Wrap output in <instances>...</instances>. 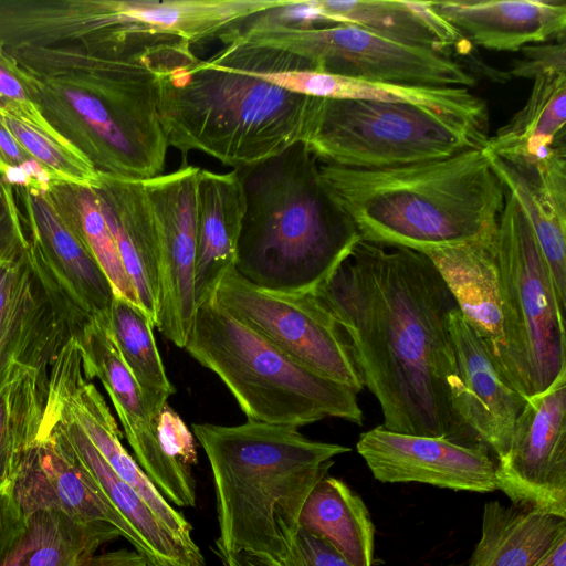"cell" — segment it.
<instances>
[{"label": "cell", "instance_id": "6da1fadb", "mask_svg": "<svg viewBox=\"0 0 566 566\" xmlns=\"http://www.w3.org/2000/svg\"><path fill=\"white\" fill-rule=\"evenodd\" d=\"M313 293L343 329L381 426L450 438V317L459 307L431 260L360 240Z\"/></svg>", "mask_w": 566, "mask_h": 566}, {"label": "cell", "instance_id": "484cf974", "mask_svg": "<svg viewBox=\"0 0 566 566\" xmlns=\"http://www.w3.org/2000/svg\"><path fill=\"white\" fill-rule=\"evenodd\" d=\"M495 232L476 241L437 248L423 254L442 276L461 315L501 364L504 336Z\"/></svg>", "mask_w": 566, "mask_h": 566}, {"label": "cell", "instance_id": "ba28073f", "mask_svg": "<svg viewBox=\"0 0 566 566\" xmlns=\"http://www.w3.org/2000/svg\"><path fill=\"white\" fill-rule=\"evenodd\" d=\"M494 249L504 336L500 365L528 398L566 371L565 312L532 226L506 189Z\"/></svg>", "mask_w": 566, "mask_h": 566}, {"label": "cell", "instance_id": "4316f807", "mask_svg": "<svg viewBox=\"0 0 566 566\" xmlns=\"http://www.w3.org/2000/svg\"><path fill=\"white\" fill-rule=\"evenodd\" d=\"M326 24H352L389 40L448 53L464 38L431 8V1L313 0Z\"/></svg>", "mask_w": 566, "mask_h": 566}, {"label": "cell", "instance_id": "d4e9b609", "mask_svg": "<svg viewBox=\"0 0 566 566\" xmlns=\"http://www.w3.org/2000/svg\"><path fill=\"white\" fill-rule=\"evenodd\" d=\"M244 211V190L237 169L219 174L200 168L195 265L197 307L213 297L220 281L235 264Z\"/></svg>", "mask_w": 566, "mask_h": 566}, {"label": "cell", "instance_id": "7dc6e473", "mask_svg": "<svg viewBox=\"0 0 566 566\" xmlns=\"http://www.w3.org/2000/svg\"><path fill=\"white\" fill-rule=\"evenodd\" d=\"M15 48H17V46H15ZM11 49H12V48H10V50L8 49V51H9V53H10V54H11V52H10V51H11ZM151 50H156V51L158 52V55H159V62H158V66H159V63H160V59H161V54H163V48H160V46H157V48H155V49H151ZM151 50H149V51H151ZM147 52H148V51H147ZM137 56H138V55H137ZM123 57H124V56H123ZM14 60H15V59H14Z\"/></svg>", "mask_w": 566, "mask_h": 566}, {"label": "cell", "instance_id": "8992f818", "mask_svg": "<svg viewBox=\"0 0 566 566\" xmlns=\"http://www.w3.org/2000/svg\"><path fill=\"white\" fill-rule=\"evenodd\" d=\"M159 120L182 164L191 150L241 169L307 139L318 98L289 92L186 44L158 66Z\"/></svg>", "mask_w": 566, "mask_h": 566}, {"label": "cell", "instance_id": "c3c4849f", "mask_svg": "<svg viewBox=\"0 0 566 566\" xmlns=\"http://www.w3.org/2000/svg\"><path fill=\"white\" fill-rule=\"evenodd\" d=\"M149 566V565H148Z\"/></svg>", "mask_w": 566, "mask_h": 566}, {"label": "cell", "instance_id": "9a60e30c", "mask_svg": "<svg viewBox=\"0 0 566 566\" xmlns=\"http://www.w3.org/2000/svg\"><path fill=\"white\" fill-rule=\"evenodd\" d=\"M24 515L53 509L102 536L106 542L136 538L86 470L60 423L46 412L36 442L25 454L13 480Z\"/></svg>", "mask_w": 566, "mask_h": 566}, {"label": "cell", "instance_id": "7a4b0ae2", "mask_svg": "<svg viewBox=\"0 0 566 566\" xmlns=\"http://www.w3.org/2000/svg\"><path fill=\"white\" fill-rule=\"evenodd\" d=\"M43 117L97 172L163 175L168 144L159 120L158 57L93 55L74 46H20Z\"/></svg>", "mask_w": 566, "mask_h": 566}, {"label": "cell", "instance_id": "ab89813d", "mask_svg": "<svg viewBox=\"0 0 566 566\" xmlns=\"http://www.w3.org/2000/svg\"><path fill=\"white\" fill-rule=\"evenodd\" d=\"M28 248V232L15 188L0 177V262L21 260Z\"/></svg>", "mask_w": 566, "mask_h": 566}, {"label": "cell", "instance_id": "83f0119b", "mask_svg": "<svg viewBox=\"0 0 566 566\" xmlns=\"http://www.w3.org/2000/svg\"><path fill=\"white\" fill-rule=\"evenodd\" d=\"M566 73L533 80L525 105L488 137L483 150L511 164H532L565 146Z\"/></svg>", "mask_w": 566, "mask_h": 566}, {"label": "cell", "instance_id": "d6986e66", "mask_svg": "<svg viewBox=\"0 0 566 566\" xmlns=\"http://www.w3.org/2000/svg\"><path fill=\"white\" fill-rule=\"evenodd\" d=\"M356 449L380 482H418L479 493L496 490V460L482 444L378 426L360 434Z\"/></svg>", "mask_w": 566, "mask_h": 566}, {"label": "cell", "instance_id": "f6af8a7d", "mask_svg": "<svg viewBox=\"0 0 566 566\" xmlns=\"http://www.w3.org/2000/svg\"><path fill=\"white\" fill-rule=\"evenodd\" d=\"M533 566H566V530L562 531Z\"/></svg>", "mask_w": 566, "mask_h": 566}, {"label": "cell", "instance_id": "e575fe53", "mask_svg": "<svg viewBox=\"0 0 566 566\" xmlns=\"http://www.w3.org/2000/svg\"><path fill=\"white\" fill-rule=\"evenodd\" d=\"M56 316L27 261L0 262V342ZM57 317V316H56Z\"/></svg>", "mask_w": 566, "mask_h": 566}, {"label": "cell", "instance_id": "2e32d148", "mask_svg": "<svg viewBox=\"0 0 566 566\" xmlns=\"http://www.w3.org/2000/svg\"><path fill=\"white\" fill-rule=\"evenodd\" d=\"M70 336L78 343L85 376L91 380L97 378L106 390L142 470L169 503L181 507L196 506L192 470L170 459L161 448L155 421L123 360L109 318L93 317Z\"/></svg>", "mask_w": 566, "mask_h": 566}, {"label": "cell", "instance_id": "d590c367", "mask_svg": "<svg viewBox=\"0 0 566 566\" xmlns=\"http://www.w3.org/2000/svg\"><path fill=\"white\" fill-rule=\"evenodd\" d=\"M4 122L33 161L52 181L95 187L98 172L75 147L43 134L29 124L3 114Z\"/></svg>", "mask_w": 566, "mask_h": 566}, {"label": "cell", "instance_id": "44dd1931", "mask_svg": "<svg viewBox=\"0 0 566 566\" xmlns=\"http://www.w3.org/2000/svg\"><path fill=\"white\" fill-rule=\"evenodd\" d=\"M485 155L530 221L549 269L559 306L565 312L566 148L532 164H511Z\"/></svg>", "mask_w": 566, "mask_h": 566}, {"label": "cell", "instance_id": "8fae6325", "mask_svg": "<svg viewBox=\"0 0 566 566\" xmlns=\"http://www.w3.org/2000/svg\"><path fill=\"white\" fill-rule=\"evenodd\" d=\"M213 297L308 369L356 394L364 388L343 329L314 293L265 291L248 282L233 266L220 281Z\"/></svg>", "mask_w": 566, "mask_h": 566}, {"label": "cell", "instance_id": "e0dca14e", "mask_svg": "<svg viewBox=\"0 0 566 566\" xmlns=\"http://www.w3.org/2000/svg\"><path fill=\"white\" fill-rule=\"evenodd\" d=\"M454 373L450 382V439L486 447L495 460L509 448L526 398L461 315L450 317Z\"/></svg>", "mask_w": 566, "mask_h": 566}, {"label": "cell", "instance_id": "ee69618b", "mask_svg": "<svg viewBox=\"0 0 566 566\" xmlns=\"http://www.w3.org/2000/svg\"><path fill=\"white\" fill-rule=\"evenodd\" d=\"M28 518L13 490V481L0 486V564L23 537Z\"/></svg>", "mask_w": 566, "mask_h": 566}, {"label": "cell", "instance_id": "4dcf8cb0", "mask_svg": "<svg viewBox=\"0 0 566 566\" xmlns=\"http://www.w3.org/2000/svg\"><path fill=\"white\" fill-rule=\"evenodd\" d=\"M50 363L20 365L0 389V486L14 480L39 438L46 408Z\"/></svg>", "mask_w": 566, "mask_h": 566}, {"label": "cell", "instance_id": "d6a6232c", "mask_svg": "<svg viewBox=\"0 0 566 566\" xmlns=\"http://www.w3.org/2000/svg\"><path fill=\"white\" fill-rule=\"evenodd\" d=\"M109 327L145 406L156 422L168 398L175 394V388L158 352L154 321L142 307L115 295L109 313Z\"/></svg>", "mask_w": 566, "mask_h": 566}, {"label": "cell", "instance_id": "ffe728a7", "mask_svg": "<svg viewBox=\"0 0 566 566\" xmlns=\"http://www.w3.org/2000/svg\"><path fill=\"white\" fill-rule=\"evenodd\" d=\"M243 72L289 92L311 97L364 99L419 106L488 137L486 104L467 87L379 83L307 69L269 67Z\"/></svg>", "mask_w": 566, "mask_h": 566}, {"label": "cell", "instance_id": "7bdbcfd3", "mask_svg": "<svg viewBox=\"0 0 566 566\" xmlns=\"http://www.w3.org/2000/svg\"><path fill=\"white\" fill-rule=\"evenodd\" d=\"M522 57L512 63L513 77L535 80L552 73H566L565 41L536 43L522 48Z\"/></svg>", "mask_w": 566, "mask_h": 566}, {"label": "cell", "instance_id": "f546056e", "mask_svg": "<svg viewBox=\"0 0 566 566\" xmlns=\"http://www.w3.org/2000/svg\"><path fill=\"white\" fill-rule=\"evenodd\" d=\"M298 527L325 539L352 566L374 565L370 514L342 480L326 475L316 483L303 504Z\"/></svg>", "mask_w": 566, "mask_h": 566}, {"label": "cell", "instance_id": "603a6c76", "mask_svg": "<svg viewBox=\"0 0 566 566\" xmlns=\"http://www.w3.org/2000/svg\"><path fill=\"white\" fill-rule=\"evenodd\" d=\"M45 412L60 423L104 496L133 532L137 553L149 566H206L199 546L195 542L182 539L168 528L142 495L113 471L72 419L48 402Z\"/></svg>", "mask_w": 566, "mask_h": 566}, {"label": "cell", "instance_id": "1f68e13d", "mask_svg": "<svg viewBox=\"0 0 566 566\" xmlns=\"http://www.w3.org/2000/svg\"><path fill=\"white\" fill-rule=\"evenodd\" d=\"M57 216L98 263L115 295L140 307L93 187L52 181L43 191Z\"/></svg>", "mask_w": 566, "mask_h": 566}, {"label": "cell", "instance_id": "52a82bcc", "mask_svg": "<svg viewBox=\"0 0 566 566\" xmlns=\"http://www.w3.org/2000/svg\"><path fill=\"white\" fill-rule=\"evenodd\" d=\"M184 349L221 379L248 420L295 428L331 417L364 422L354 390L300 364L214 297L196 308Z\"/></svg>", "mask_w": 566, "mask_h": 566}, {"label": "cell", "instance_id": "cb8c5ba5", "mask_svg": "<svg viewBox=\"0 0 566 566\" xmlns=\"http://www.w3.org/2000/svg\"><path fill=\"white\" fill-rule=\"evenodd\" d=\"M101 210L140 307L154 321L159 295V251L154 216L142 180L98 172Z\"/></svg>", "mask_w": 566, "mask_h": 566}, {"label": "cell", "instance_id": "277c9868", "mask_svg": "<svg viewBox=\"0 0 566 566\" xmlns=\"http://www.w3.org/2000/svg\"><path fill=\"white\" fill-rule=\"evenodd\" d=\"M191 428L212 473L218 555L245 551L281 559L307 495L327 475L333 459L350 451L311 440L295 427L253 420Z\"/></svg>", "mask_w": 566, "mask_h": 566}, {"label": "cell", "instance_id": "60d3db41", "mask_svg": "<svg viewBox=\"0 0 566 566\" xmlns=\"http://www.w3.org/2000/svg\"><path fill=\"white\" fill-rule=\"evenodd\" d=\"M275 566H352L329 543L298 527Z\"/></svg>", "mask_w": 566, "mask_h": 566}, {"label": "cell", "instance_id": "3957f363", "mask_svg": "<svg viewBox=\"0 0 566 566\" xmlns=\"http://www.w3.org/2000/svg\"><path fill=\"white\" fill-rule=\"evenodd\" d=\"M319 174L363 241L421 253L493 234L505 202L482 148L384 169L323 164Z\"/></svg>", "mask_w": 566, "mask_h": 566}, {"label": "cell", "instance_id": "ac0fdd59", "mask_svg": "<svg viewBox=\"0 0 566 566\" xmlns=\"http://www.w3.org/2000/svg\"><path fill=\"white\" fill-rule=\"evenodd\" d=\"M48 405L72 419L113 471L133 486L158 518L176 535L195 542L187 518L161 495L122 443L108 405L83 370L78 343L69 336L49 366Z\"/></svg>", "mask_w": 566, "mask_h": 566}, {"label": "cell", "instance_id": "8d00e7d4", "mask_svg": "<svg viewBox=\"0 0 566 566\" xmlns=\"http://www.w3.org/2000/svg\"><path fill=\"white\" fill-rule=\"evenodd\" d=\"M69 336L53 316L0 342V389L20 365L50 363Z\"/></svg>", "mask_w": 566, "mask_h": 566}, {"label": "cell", "instance_id": "f35d334b", "mask_svg": "<svg viewBox=\"0 0 566 566\" xmlns=\"http://www.w3.org/2000/svg\"><path fill=\"white\" fill-rule=\"evenodd\" d=\"M0 177L14 187L41 191L52 182L10 132L2 113H0Z\"/></svg>", "mask_w": 566, "mask_h": 566}, {"label": "cell", "instance_id": "4fadbf2b", "mask_svg": "<svg viewBox=\"0 0 566 566\" xmlns=\"http://www.w3.org/2000/svg\"><path fill=\"white\" fill-rule=\"evenodd\" d=\"M495 480L512 504L566 518V371L526 398Z\"/></svg>", "mask_w": 566, "mask_h": 566}, {"label": "cell", "instance_id": "7402d4cb", "mask_svg": "<svg viewBox=\"0 0 566 566\" xmlns=\"http://www.w3.org/2000/svg\"><path fill=\"white\" fill-rule=\"evenodd\" d=\"M431 8L471 43L489 50L514 52L565 40V1L446 0L431 1Z\"/></svg>", "mask_w": 566, "mask_h": 566}, {"label": "cell", "instance_id": "bcb514c9", "mask_svg": "<svg viewBox=\"0 0 566 566\" xmlns=\"http://www.w3.org/2000/svg\"><path fill=\"white\" fill-rule=\"evenodd\" d=\"M219 557L224 566H275L272 560L245 551L223 554Z\"/></svg>", "mask_w": 566, "mask_h": 566}, {"label": "cell", "instance_id": "74e56055", "mask_svg": "<svg viewBox=\"0 0 566 566\" xmlns=\"http://www.w3.org/2000/svg\"><path fill=\"white\" fill-rule=\"evenodd\" d=\"M0 113L15 117L45 135L67 143L45 120L35 103L32 76L14 60L8 49L1 44Z\"/></svg>", "mask_w": 566, "mask_h": 566}, {"label": "cell", "instance_id": "5b68a950", "mask_svg": "<svg viewBox=\"0 0 566 566\" xmlns=\"http://www.w3.org/2000/svg\"><path fill=\"white\" fill-rule=\"evenodd\" d=\"M237 170L245 211L235 271L265 291L315 292L361 240L325 187L317 160L298 143Z\"/></svg>", "mask_w": 566, "mask_h": 566}, {"label": "cell", "instance_id": "30bf717a", "mask_svg": "<svg viewBox=\"0 0 566 566\" xmlns=\"http://www.w3.org/2000/svg\"><path fill=\"white\" fill-rule=\"evenodd\" d=\"M221 42L289 52L304 59L307 70L379 83L469 88L476 82L449 54L406 45L352 24L250 30L229 33Z\"/></svg>", "mask_w": 566, "mask_h": 566}, {"label": "cell", "instance_id": "f1b7e54d", "mask_svg": "<svg viewBox=\"0 0 566 566\" xmlns=\"http://www.w3.org/2000/svg\"><path fill=\"white\" fill-rule=\"evenodd\" d=\"M564 530L566 518L489 501L469 566H533Z\"/></svg>", "mask_w": 566, "mask_h": 566}, {"label": "cell", "instance_id": "b9f144b4", "mask_svg": "<svg viewBox=\"0 0 566 566\" xmlns=\"http://www.w3.org/2000/svg\"><path fill=\"white\" fill-rule=\"evenodd\" d=\"M155 428L157 439L167 455L180 465L192 470V467L198 463L195 436L168 403L158 415Z\"/></svg>", "mask_w": 566, "mask_h": 566}, {"label": "cell", "instance_id": "7c38bea8", "mask_svg": "<svg viewBox=\"0 0 566 566\" xmlns=\"http://www.w3.org/2000/svg\"><path fill=\"white\" fill-rule=\"evenodd\" d=\"M14 188L29 238L27 261L69 335L93 317L109 318L115 293L98 263L43 191Z\"/></svg>", "mask_w": 566, "mask_h": 566}, {"label": "cell", "instance_id": "836d02e7", "mask_svg": "<svg viewBox=\"0 0 566 566\" xmlns=\"http://www.w3.org/2000/svg\"><path fill=\"white\" fill-rule=\"evenodd\" d=\"M27 518L23 537L0 566H87L107 543L57 510H40Z\"/></svg>", "mask_w": 566, "mask_h": 566}, {"label": "cell", "instance_id": "5bb4252c", "mask_svg": "<svg viewBox=\"0 0 566 566\" xmlns=\"http://www.w3.org/2000/svg\"><path fill=\"white\" fill-rule=\"evenodd\" d=\"M200 168L186 164L176 171L144 180L154 216L159 251V295L155 326L185 348L196 312L197 179Z\"/></svg>", "mask_w": 566, "mask_h": 566}, {"label": "cell", "instance_id": "9c48e42d", "mask_svg": "<svg viewBox=\"0 0 566 566\" xmlns=\"http://www.w3.org/2000/svg\"><path fill=\"white\" fill-rule=\"evenodd\" d=\"M486 139L410 104L318 98L310 135L303 144L323 164L384 169L483 148Z\"/></svg>", "mask_w": 566, "mask_h": 566}]
</instances>
